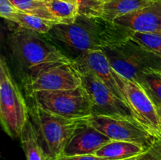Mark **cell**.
<instances>
[{"label": "cell", "instance_id": "6da1fadb", "mask_svg": "<svg viewBox=\"0 0 161 160\" xmlns=\"http://www.w3.org/2000/svg\"><path fill=\"white\" fill-rule=\"evenodd\" d=\"M130 35V31L102 17L78 15L73 23L54 24L45 36L72 62L84 53L103 50Z\"/></svg>", "mask_w": 161, "mask_h": 160}, {"label": "cell", "instance_id": "7a4b0ae2", "mask_svg": "<svg viewBox=\"0 0 161 160\" xmlns=\"http://www.w3.org/2000/svg\"><path fill=\"white\" fill-rule=\"evenodd\" d=\"M7 47L14 72L24 89L50 69L72 63L45 35L19 26L8 35Z\"/></svg>", "mask_w": 161, "mask_h": 160}, {"label": "cell", "instance_id": "3957f363", "mask_svg": "<svg viewBox=\"0 0 161 160\" xmlns=\"http://www.w3.org/2000/svg\"><path fill=\"white\" fill-rule=\"evenodd\" d=\"M29 119L47 160H58L76 129L86 119H71L46 111L31 100Z\"/></svg>", "mask_w": 161, "mask_h": 160}, {"label": "cell", "instance_id": "277c9868", "mask_svg": "<svg viewBox=\"0 0 161 160\" xmlns=\"http://www.w3.org/2000/svg\"><path fill=\"white\" fill-rule=\"evenodd\" d=\"M102 51L116 73L135 83L146 72L161 70V56L130 37L108 45Z\"/></svg>", "mask_w": 161, "mask_h": 160}, {"label": "cell", "instance_id": "5b68a950", "mask_svg": "<svg viewBox=\"0 0 161 160\" xmlns=\"http://www.w3.org/2000/svg\"><path fill=\"white\" fill-rule=\"evenodd\" d=\"M29 119V109L14 80L6 58H0V122L5 133L13 139L20 137Z\"/></svg>", "mask_w": 161, "mask_h": 160}, {"label": "cell", "instance_id": "8992f818", "mask_svg": "<svg viewBox=\"0 0 161 160\" xmlns=\"http://www.w3.org/2000/svg\"><path fill=\"white\" fill-rule=\"evenodd\" d=\"M28 97L46 111L66 119H88L93 115L91 100L83 86L66 90L39 91Z\"/></svg>", "mask_w": 161, "mask_h": 160}, {"label": "cell", "instance_id": "52a82bcc", "mask_svg": "<svg viewBox=\"0 0 161 160\" xmlns=\"http://www.w3.org/2000/svg\"><path fill=\"white\" fill-rule=\"evenodd\" d=\"M115 77L135 120L153 136H161V117L157 107L138 83L115 72Z\"/></svg>", "mask_w": 161, "mask_h": 160}, {"label": "cell", "instance_id": "ba28073f", "mask_svg": "<svg viewBox=\"0 0 161 160\" xmlns=\"http://www.w3.org/2000/svg\"><path fill=\"white\" fill-rule=\"evenodd\" d=\"M87 122L112 141L135 143L146 149L150 147L158 138L135 119L93 115L88 118Z\"/></svg>", "mask_w": 161, "mask_h": 160}, {"label": "cell", "instance_id": "9c48e42d", "mask_svg": "<svg viewBox=\"0 0 161 160\" xmlns=\"http://www.w3.org/2000/svg\"><path fill=\"white\" fill-rule=\"evenodd\" d=\"M78 72L81 77L82 86L91 100L94 115L135 119L127 104L115 95L103 82L91 72Z\"/></svg>", "mask_w": 161, "mask_h": 160}, {"label": "cell", "instance_id": "30bf717a", "mask_svg": "<svg viewBox=\"0 0 161 160\" xmlns=\"http://www.w3.org/2000/svg\"><path fill=\"white\" fill-rule=\"evenodd\" d=\"M82 86L80 74L72 63L62 64L44 72L25 88L27 95L39 91L72 89Z\"/></svg>", "mask_w": 161, "mask_h": 160}, {"label": "cell", "instance_id": "8fae6325", "mask_svg": "<svg viewBox=\"0 0 161 160\" xmlns=\"http://www.w3.org/2000/svg\"><path fill=\"white\" fill-rule=\"evenodd\" d=\"M72 64L77 72H91L101 81L103 82L115 95L125 101L115 77V71L102 50L84 53L72 61Z\"/></svg>", "mask_w": 161, "mask_h": 160}, {"label": "cell", "instance_id": "7c38bea8", "mask_svg": "<svg viewBox=\"0 0 161 160\" xmlns=\"http://www.w3.org/2000/svg\"><path fill=\"white\" fill-rule=\"evenodd\" d=\"M113 23L130 31L161 33V0L117 17Z\"/></svg>", "mask_w": 161, "mask_h": 160}, {"label": "cell", "instance_id": "4fadbf2b", "mask_svg": "<svg viewBox=\"0 0 161 160\" xmlns=\"http://www.w3.org/2000/svg\"><path fill=\"white\" fill-rule=\"evenodd\" d=\"M112 141L87 122V119L76 129L64 148L63 155H94L101 147ZM62 155V156H63Z\"/></svg>", "mask_w": 161, "mask_h": 160}, {"label": "cell", "instance_id": "5bb4252c", "mask_svg": "<svg viewBox=\"0 0 161 160\" xmlns=\"http://www.w3.org/2000/svg\"><path fill=\"white\" fill-rule=\"evenodd\" d=\"M146 150L142 146L135 143L112 141L101 147L94 155L108 160H124L139 155Z\"/></svg>", "mask_w": 161, "mask_h": 160}, {"label": "cell", "instance_id": "9a60e30c", "mask_svg": "<svg viewBox=\"0 0 161 160\" xmlns=\"http://www.w3.org/2000/svg\"><path fill=\"white\" fill-rule=\"evenodd\" d=\"M154 0H105L102 18L113 22L117 17L147 6Z\"/></svg>", "mask_w": 161, "mask_h": 160}, {"label": "cell", "instance_id": "2e32d148", "mask_svg": "<svg viewBox=\"0 0 161 160\" xmlns=\"http://www.w3.org/2000/svg\"><path fill=\"white\" fill-rule=\"evenodd\" d=\"M19 138L27 160H47L30 119L22 129Z\"/></svg>", "mask_w": 161, "mask_h": 160}, {"label": "cell", "instance_id": "e0dca14e", "mask_svg": "<svg viewBox=\"0 0 161 160\" xmlns=\"http://www.w3.org/2000/svg\"><path fill=\"white\" fill-rule=\"evenodd\" d=\"M8 21L13 22L16 25L25 29L36 31L42 35L47 34L52 27L57 24L20 10L14 13Z\"/></svg>", "mask_w": 161, "mask_h": 160}, {"label": "cell", "instance_id": "ac0fdd59", "mask_svg": "<svg viewBox=\"0 0 161 160\" xmlns=\"http://www.w3.org/2000/svg\"><path fill=\"white\" fill-rule=\"evenodd\" d=\"M50 13L60 24L73 23L79 15L77 3L67 0H43Z\"/></svg>", "mask_w": 161, "mask_h": 160}, {"label": "cell", "instance_id": "d6986e66", "mask_svg": "<svg viewBox=\"0 0 161 160\" xmlns=\"http://www.w3.org/2000/svg\"><path fill=\"white\" fill-rule=\"evenodd\" d=\"M137 83L143 88L158 109L161 106V70L146 72L140 77Z\"/></svg>", "mask_w": 161, "mask_h": 160}, {"label": "cell", "instance_id": "ffe728a7", "mask_svg": "<svg viewBox=\"0 0 161 160\" xmlns=\"http://www.w3.org/2000/svg\"><path fill=\"white\" fill-rule=\"evenodd\" d=\"M18 10L60 24L46 6L43 0H9Z\"/></svg>", "mask_w": 161, "mask_h": 160}, {"label": "cell", "instance_id": "44dd1931", "mask_svg": "<svg viewBox=\"0 0 161 160\" xmlns=\"http://www.w3.org/2000/svg\"><path fill=\"white\" fill-rule=\"evenodd\" d=\"M130 37L145 48L161 56V33L130 31Z\"/></svg>", "mask_w": 161, "mask_h": 160}, {"label": "cell", "instance_id": "7402d4cb", "mask_svg": "<svg viewBox=\"0 0 161 160\" xmlns=\"http://www.w3.org/2000/svg\"><path fill=\"white\" fill-rule=\"evenodd\" d=\"M79 9V15L97 18L102 17L105 0H75Z\"/></svg>", "mask_w": 161, "mask_h": 160}, {"label": "cell", "instance_id": "603a6c76", "mask_svg": "<svg viewBox=\"0 0 161 160\" xmlns=\"http://www.w3.org/2000/svg\"><path fill=\"white\" fill-rule=\"evenodd\" d=\"M124 160H161V136L142 153Z\"/></svg>", "mask_w": 161, "mask_h": 160}, {"label": "cell", "instance_id": "cb8c5ba5", "mask_svg": "<svg viewBox=\"0 0 161 160\" xmlns=\"http://www.w3.org/2000/svg\"><path fill=\"white\" fill-rule=\"evenodd\" d=\"M18 9L9 0H0V16L3 19L9 20L11 16Z\"/></svg>", "mask_w": 161, "mask_h": 160}, {"label": "cell", "instance_id": "d4e9b609", "mask_svg": "<svg viewBox=\"0 0 161 160\" xmlns=\"http://www.w3.org/2000/svg\"><path fill=\"white\" fill-rule=\"evenodd\" d=\"M58 160H108L107 158L99 157L96 155H73V156H61Z\"/></svg>", "mask_w": 161, "mask_h": 160}, {"label": "cell", "instance_id": "484cf974", "mask_svg": "<svg viewBox=\"0 0 161 160\" xmlns=\"http://www.w3.org/2000/svg\"><path fill=\"white\" fill-rule=\"evenodd\" d=\"M157 110H158V113H159V115H160V116L161 117V106Z\"/></svg>", "mask_w": 161, "mask_h": 160}]
</instances>
